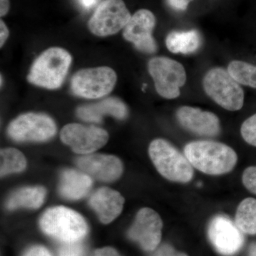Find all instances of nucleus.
<instances>
[{"label": "nucleus", "mask_w": 256, "mask_h": 256, "mask_svg": "<svg viewBox=\"0 0 256 256\" xmlns=\"http://www.w3.org/2000/svg\"><path fill=\"white\" fill-rule=\"evenodd\" d=\"M89 203L100 222L108 224L120 214L124 208V198L118 192L102 188L92 194Z\"/></svg>", "instance_id": "obj_16"}, {"label": "nucleus", "mask_w": 256, "mask_h": 256, "mask_svg": "<svg viewBox=\"0 0 256 256\" xmlns=\"http://www.w3.org/2000/svg\"><path fill=\"white\" fill-rule=\"evenodd\" d=\"M116 82L117 76L114 69L98 67L79 70L72 78L70 86L74 95L96 99L110 94Z\"/></svg>", "instance_id": "obj_7"}, {"label": "nucleus", "mask_w": 256, "mask_h": 256, "mask_svg": "<svg viewBox=\"0 0 256 256\" xmlns=\"http://www.w3.org/2000/svg\"><path fill=\"white\" fill-rule=\"evenodd\" d=\"M8 36H9V30L4 22L1 20L0 22V45H1V47L4 44Z\"/></svg>", "instance_id": "obj_31"}, {"label": "nucleus", "mask_w": 256, "mask_h": 256, "mask_svg": "<svg viewBox=\"0 0 256 256\" xmlns=\"http://www.w3.org/2000/svg\"><path fill=\"white\" fill-rule=\"evenodd\" d=\"M193 0H166L170 8L176 11H185Z\"/></svg>", "instance_id": "obj_28"}, {"label": "nucleus", "mask_w": 256, "mask_h": 256, "mask_svg": "<svg viewBox=\"0 0 256 256\" xmlns=\"http://www.w3.org/2000/svg\"><path fill=\"white\" fill-rule=\"evenodd\" d=\"M58 256H85V250L78 242H66L60 248Z\"/></svg>", "instance_id": "obj_25"}, {"label": "nucleus", "mask_w": 256, "mask_h": 256, "mask_svg": "<svg viewBox=\"0 0 256 256\" xmlns=\"http://www.w3.org/2000/svg\"><path fill=\"white\" fill-rule=\"evenodd\" d=\"M131 18L122 0H104L94 12L88 26L96 36H110L126 28Z\"/></svg>", "instance_id": "obj_8"}, {"label": "nucleus", "mask_w": 256, "mask_h": 256, "mask_svg": "<svg viewBox=\"0 0 256 256\" xmlns=\"http://www.w3.org/2000/svg\"><path fill=\"white\" fill-rule=\"evenodd\" d=\"M203 87L207 96L226 110L237 111L244 106V90L225 69H210L204 77Z\"/></svg>", "instance_id": "obj_5"}, {"label": "nucleus", "mask_w": 256, "mask_h": 256, "mask_svg": "<svg viewBox=\"0 0 256 256\" xmlns=\"http://www.w3.org/2000/svg\"><path fill=\"white\" fill-rule=\"evenodd\" d=\"M24 256H52L50 252L42 246H34L30 248Z\"/></svg>", "instance_id": "obj_29"}, {"label": "nucleus", "mask_w": 256, "mask_h": 256, "mask_svg": "<svg viewBox=\"0 0 256 256\" xmlns=\"http://www.w3.org/2000/svg\"><path fill=\"white\" fill-rule=\"evenodd\" d=\"M76 164L86 174L104 182L118 180L124 171L119 158L108 154H92L80 156L77 159Z\"/></svg>", "instance_id": "obj_15"}, {"label": "nucleus", "mask_w": 256, "mask_h": 256, "mask_svg": "<svg viewBox=\"0 0 256 256\" xmlns=\"http://www.w3.org/2000/svg\"><path fill=\"white\" fill-rule=\"evenodd\" d=\"M60 139L70 146L74 152L88 154L105 146L108 140L109 134L105 130L96 126L72 124L62 128Z\"/></svg>", "instance_id": "obj_10"}, {"label": "nucleus", "mask_w": 256, "mask_h": 256, "mask_svg": "<svg viewBox=\"0 0 256 256\" xmlns=\"http://www.w3.org/2000/svg\"><path fill=\"white\" fill-rule=\"evenodd\" d=\"M227 70L240 85L256 88V66L242 60H233L228 64Z\"/></svg>", "instance_id": "obj_23"}, {"label": "nucleus", "mask_w": 256, "mask_h": 256, "mask_svg": "<svg viewBox=\"0 0 256 256\" xmlns=\"http://www.w3.org/2000/svg\"><path fill=\"white\" fill-rule=\"evenodd\" d=\"M96 1H97V0H82V2L84 6L89 8L94 6L96 3Z\"/></svg>", "instance_id": "obj_34"}, {"label": "nucleus", "mask_w": 256, "mask_h": 256, "mask_svg": "<svg viewBox=\"0 0 256 256\" xmlns=\"http://www.w3.org/2000/svg\"><path fill=\"white\" fill-rule=\"evenodd\" d=\"M247 256H256V242H252L249 246Z\"/></svg>", "instance_id": "obj_33"}, {"label": "nucleus", "mask_w": 256, "mask_h": 256, "mask_svg": "<svg viewBox=\"0 0 256 256\" xmlns=\"http://www.w3.org/2000/svg\"><path fill=\"white\" fill-rule=\"evenodd\" d=\"M10 10L9 0H0V16H4Z\"/></svg>", "instance_id": "obj_32"}, {"label": "nucleus", "mask_w": 256, "mask_h": 256, "mask_svg": "<svg viewBox=\"0 0 256 256\" xmlns=\"http://www.w3.org/2000/svg\"><path fill=\"white\" fill-rule=\"evenodd\" d=\"M40 226L47 235L65 244L78 242L88 233L87 224L82 216L64 206L53 207L45 212Z\"/></svg>", "instance_id": "obj_4"}, {"label": "nucleus", "mask_w": 256, "mask_h": 256, "mask_svg": "<svg viewBox=\"0 0 256 256\" xmlns=\"http://www.w3.org/2000/svg\"><path fill=\"white\" fill-rule=\"evenodd\" d=\"M149 154L158 172L166 180L188 183L193 178V166L186 156L168 141L153 140L150 144Z\"/></svg>", "instance_id": "obj_3"}, {"label": "nucleus", "mask_w": 256, "mask_h": 256, "mask_svg": "<svg viewBox=\"0 0 256 256\" xmlns=\"http://www.w3.org/2000/svg\"><path fill=\"white\" fill-rule=\"evenodd\" d=\"M208 237L216 250L224 256L235 255L244 246L242 232L228 217H214L208 227Z\"/></svg>", "instance_id": "obj_11"}, {"label": "nucleus", "mask_w": 256, "mask_h": 256, "mask_svg": "<svg viewBox=\"0 0 256 256\" xmlns=\"http://www.w3.org/2000/svg\"><path fill=\"white\" fill-rule=\"evenodd\" d=\"M151 256H188V254L176 250L172 246L164 244L158 247Z\"/></svg>", "instance_id": "obj_27"}, {"label": "nucleus", "mask_w": 256, "mask_h": 256, "mask_svg": "<svg viewBox=\"0 0 256 256\" xmlns=\"http://www.w3.org/2000/svg\"><path fill=\"white\" fill-rule=\"evenodd\" d=\"M162 226L161 217L156 210L141 208L128 230V236L130 240L138 242L143 250L154 252L161 242Z\"/></svg>", "instance_id": "obj_12"}, {"label": "nucleus", "mask_w": 256, "mask_h": 256, "mask_svg": "<svg viewBox=\"0 0 256 256\" xmlns=\"http://www.w3.org/2000/svg\"><path fill=\"white\" fill-rule=\"evenodd\" d=\"M148 70L160 96L166 99L178 97L186 82V70L181 64L166 57H156L150 60Z\"/></svg>", "instance_id": "obj_6"}, {"label": "nucleus", "mask_w": 256, "mask_h": 256, "mask_svg": "<svg viewBox=\"0 0 256 256\" xmlns=\"http://www.w3.org/2000/svg\"><path fill=\"white\" fill-rule=\"evenodd\" d=\"M1 176L12 173L21 172L26 168V161L21 152L14 148H6L1 150Z\"/></svg>", "instance_id": "obj_22"}, {"label": "nucleus", "mask_w": 256, "mask_h": 256, "mask_svg": "<svg viewBox=\"0 0 256 256\" xmlns=\"http://www.w3.org/2000/svg\"><path fill=\"white\" fill-rule=\"evenodd\" d=\"M156 24V16L152 12L148 10H138L124 28V38L132 43L140 52L156 53L158 46L152 36Z\"/></svg>", "instance_id": "obj_13"}, {"label": "nucleus", "mask_w": 256, "mask_h": 256, "mask_svg": "<svg viewBox=\"0 0 256 256\" xmlns=\"http://www.w3.org/2000/svg\"><path fill=\"white\" fill-rule=\"evenodd\" d=\"M128 108L122 101L117 98H108L105 100L82 106L77 110V116L86 122H100L105 116H112L122 120L127 117Z\"/></svg>", "instance_id": "obj_17"}, {"label": "nucleus", "mask_w": 256, "mask_h": 256, "mask_svg": "<svg viewBox=\"0 0 256 256\" xmlns=\"http://www.w3.org/2000/svg\"><path fill=\"white\" fill-rule=\"evenodd\" d=\"M184 152L193 168L206 174H226L238 162L236 152L230 146L214 141H194L185 146Z\"/></svg>", "instance_id": "obj_1"}, {"label": "nucleus", "mask_w": 256, "mask_h": 256, "mask_svg": "<svg viewBox=\"0 0 256 256\" xmlns=\"http://www.w3.org/2000/svg\"><path fill=\"white\" fill-rule=\"evenodd\" d=\"M72 62V56L66 50L58 47L48 48L34 62L28 76V82L52 90L58 88Z\"/></svg>", "instance_id": "obj_2"}, {"label": "nucleus", "mask_w": 256, "mask_h": 256, "mask_svg": "<svg viewBox=\"0 0 256 256\" xmlns=\"http://www.w3.org/2000/svg\"><path fill=\"white\" fill-rule=\"evenodd\" d=\"M244 186L256 195V166H250L244 170L242 175Z\"/></svg>", "instance_id": "obj_26"}, {"label": "nucleus", "mask_w": 256, "mask_h": 256, "mask_svg": "<svg viewBox=\"0 0 256 256\" xmlns=\"http://www.w3.org/2000/svg\"><path fill=\"white\" fill-rule=\"evenodd\" d=\"M92 186L89 175L74 170H64L60 185V195L68 200H76L88 193Z\"/></svg>", "instance_id": "obj_18"}, {"label": "nucleus", "mask_w": 256, "mask_h": 256, "mask_svg": "<svg viewBox=\"0 0 256 256\" xmlns=\"http://www.w3.org/2000/svg\"><path fill=\"white\" fill-rule=\"evenodd\" d=\"M176 117L182 127L194 134L204 137H214L220 134V119L213 112L182 106L176 110Z\"/></svg>", "instance_id": "obj_14"}, {"label": "nucleus", "mask_w": 256, "mask_h": 256, "mask_svg": "<svg viewBox=\"0 0 256 256\" xmlns=\"http://www.w3.org/2000/svg\"><path fill=\"white\" fill-rule=\"evenodd\" d=\"M8 132L14 140L42 142L55 136L56 126L46 114H26L14 120L8 127Z\"/></svg>", "instance_id": "obj_9"}, {"label": "nucleus", "mask_w": 256, "mask_h": 256, "mask_svg": "<svg viewBox=\"0 0 256 256\" xmlns=\"http://www.w3.org/2000/svg\"><path fill=\"white\" fill-rule=\"evenodd\" d=\"M46 196V190L42 186L20 188L8 198L6 207L10 210L15 208H37L42 206Z\"/></svg>", "instance_id": "obj_20"}, {"label": "nucleus", "mask_w": 256, "mask_h": 256, "mask_svg": "<svg viewBox=\"0 0 256 256\" xmlns=\"http://www.w3.org/2000/svg\"><path fill=\"white\" fill-rule=\"evenodd\" d=\"M202 40L196 30L170 32L166 38V46L172 53L190 54L198 50Z\"/></svg>", "instance_id": "obj_19"}, {"label": "nucleus", "mask_w": 256, "mask_h": 256, "mask_svg": "<svg viewBox=\"0 0 256 256\" xmlns=\"http://www.w3.org/2000/svg\"><path fill=\"white\" fill-rule=\"evenodd\" d=\"M240 134L248 144L256 146V114L242 122Z\"/></svg>", "instance_id": "obj_24"}, {"label": "nucleus", "mask_w": 256, "mask_h": 256, "mask_svg": "<svg viewBox=\"0 0 256 256\" xmlns=\"http://www.w3.org/2000/svg\"><path fill=\"white\" fill-rule=\"evenodd\" d=\"M94 256H121L117 250L112 248L106 247L97 249L94 252Z\"/></svg>", "instance_id": "obj_30"}, {"label": "nucleus", "mask_w": 256, "mask_h": 256, "mask_svg": "<svg viewBox=\"0 0 256 256\" xmlns=\"http://www.w3.org/2000/svg\"><path fill=\"white\" fill-rule=\"evenodd\" d=\"M235 224L242 233L256 235V198L249 197L239 204L236 213Z\"/></svg>", "instance_id": "obj_21"}]
</instances>
